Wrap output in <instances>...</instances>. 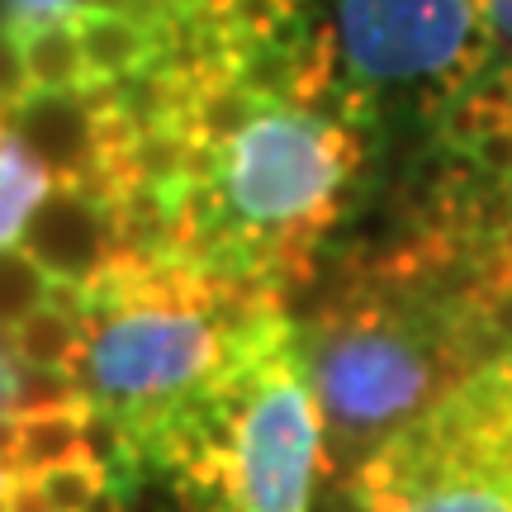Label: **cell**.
I'll list each match as a JSON object with an SVG mask.
<instances>
[{
    "label": "cell",
    "instance_id": "obj_13",
    "mask_svg": "<svg viewBox=\"0 0 512 512\" xmlns=\"http://www.w3.org/2000/svg\"><path fill=\"white\" fill-rule=\"evenodd\" d=\"M10 351L19 366H48V370H72L81 356V318L43 304L29 313L15 332H10Z\"/></svg>",
    "mask_w": 512,
    "mask_h": 512
},
{
    "label": "cell",
    "instance_id": "obj_5",
    "mask_svg": "<svg viewBox=\"0 0 512 512\" xmlns=\"http://www.w3.org/2000/svg\"><path fill=\"white\" fill-rule=\"evenodd\" d=\"M351 498L361 512H512V351L399 427Z\"/></svg>",
    "mask_w": 512,
    "mask_h": 512
},
{
    "label": "cell",
    "instance_id": "obj_17",
    "mask_svg": "<svg viewBox=\"0 0 512 512\" xmlns=\"http://www.w3.org/2000/svg\"><path fill=\"white\" fill-rule=\"evenodd\" d=\"M0 5H5L0 29H24V24H43V19H72L91 0H0Z\"/></svg>",
    "mask_w": 512,
    "mask_h": 512
},
{
    "label": "cell",
    "instance_id": "obj_14",
    "mask_svg": "<svg viewBox=\"0 0 512 512\" xmlns=\"http://www.w3.org/2000/svg\"><path fill=\"white\" fill-rule=\"evenodd\" d=\"M48 271L24 247H0V332H15L29 313L48 304Z\"/></svg>",
    "mask_w": 512,
    "mask_h": 512
},
{
    "label": "cell",
    "instance_id": "obj_1",
    "mask_svg": "<svg viewBox=\"0 0 512 512\" xmlns=\"http://www.w3.org/2000/svg\"><path fill=\"white\" fill-rule=\"evenodd\" d=\"M185 512H318L328 437L290 318L261 313L233 361L133 441Z\"/></svg>",
    "mask_w": 512,
    "mask_h": 512
},
{
    "label": "cell",
    "instance_id": "obj_4",
    "mask_svg": "<svg viewBox=\"0 0 512 512\" xmlns=\"http://www.w3.org/2000/svg\"><path fill=\"white\" fill-rule=\"evenodd\" d=\"M280 309L275 299L228 304V309H171L143 294L86 290L81 313V356L72 375L91 408H105L138 441L181 399L219 375L242 332L261 313Z\"/></svg>",
    "mask_w": 512,
    "mask_h": 512
},
{
    "label": "cell",
    "instance_id": "obj_23",
    "mask_svg": "<svg viewBox=\"0 0 512 512\" xmlns=\"http://www.w3.org/2000/svg\"><path fill=\"white\" fill-rule=\"evenodd\" d=\"M503 81H508V95H512V57H508V67H503Z\"/></svg>",
    "mask_w": 512,
    "mask_h": 512
},
{
    "label": "cell",
    "instance_id": "obj_2",
    "mask_svg": "<svg viewBox=\"0 0 512 512\" xmlns=\"http://www.w3.org/2000/svg\"><path fill=\"white\" fill-rule=\"evenodd\" d=\"M361 171V128L347 114L271 100L219 147L195 143V166L171 190L176 261L219 275H266L275 290L309 275Z\"/></svg>",
    "mask_w": 512,
    "mask_h": 512
},
{
    "label": "cell",
    "instance_id": "obj_19",
    "mask_svg": "<svg viewBox=\"0 0 512 512\" xmlns=\"http://www.w3.org/2000/svg\"><path fill=\"white\" fill-rule=\"evenodd\" d=\"M479 19L494 38V48L512 53V0H479Z\"/></svg>",
    "mask_w": 512,
    "mask_h": 512
},
{
    "label": "cell",
    "instance_id": "obj_3",
    "mask_svg": "<svg viewBox=\"0 0 512 512\" xmlns=\"http://www.w3.org/2000/svg\"><path fill=\"white\" fill-rule=\"evenodd\" d=\"M484 351L494 342L451 285H394L366 271L342 285L304 347L328 437V484L347 479L351 489L399 427L484 366Z\"/></svg>",
    "mask_w": 512,
    "mask_h": 512
},
{
    "label": "cell",
    "instance_id": "obj_12",
    "mask_svg": "<svg viewBox=\"0 0 512 512\" xmlns=\"http://www.w3.org/2000/svg\"><path fill=\"white\" fill-rule=\"evenodd\" d=\"M91 408V403H86ZM86 408H62V413H34V418H15V456H10V475L38 479L43 470L86 460V437H81V418Z\"/></svg>",
    "mask_w": 512,
    "mask_h": 512
},
{
    "label": "cell",
    "instance_id": "obj_8",
    "mask_svg": "<svg viewBox=\"0 0 512 512\" xmlns=\"http://www.w3.org/2000/svg\"><path fill=\"white\" fill-rule=\"evenodd\" d=\"M10 133H19L29 152L53 171V185H76L95 171V105L86 91H34L10 105Z\"/></svg>",
    "mask_w": 512,
    "mask_h": 512
},
{
    "label": "cell",
    "instance_id": "obj_16",
    "mask_svg": "<svg viewBox=\"0 0 512 512\" xmlns=\"http://www.w3.org/2000/svg\"><path fill=\"white\" fill-rule=\"evenodd\" d=\"M105 484H110V475L95 460H72V465H57V470L38 475V489L48 494L53 512H86Z\"/></svg>",
    "mask_w": 512,
    "mask_h": 512
},
{
    "label": "cell",
    "instance_id": "obj_22",
    "mask_svg": "<svg viewBox=\"0 0 512 512\" xmlns=\"http://www.w3.org/2000/svg\"><path fill=\"white\" fill-rule=\"evenodd\" d=\"M10 479H15V475H10V465H5V456H0V494L10 489Z\"/></svg>",
    "mask_w": 512,
    "mask_h": 512
},
{
    "label": "cell",
    "instance_id": "obj_18",
    "mask_svg": "<svg viewBox=\"0 0 512 512\" xmlns=\"http://www.w3.org/2000/svg\"><path fill=\"white\" fill-rule=\"evenodd\" d=\"M29 95H34V86H29V72H24L19 43L0 29V105H19Z\"/></svg>",
    "mask_w": 512,
    "mask_h": 512
},
{
    "label": "cell",
    "instance_id": "obj_10",
    "mask_svg": "<svg viewBox=\"0 0 512 512\" xmlns=\"http://www.w3.org/2000/svg\"><path fill=\"white\" fill-rule=\"evenodd\" d=\"M5 34L19 43V57H24V72H29L34 91H81V86H91L76 19H43V24H24V29H5Z\"/></svg>",
    "mask_w": 512,
    "mask_h": 512
},
{
    "label": "cell",
    "instance_id": "obj_11",
    "mask_svg": "<svg viewBox=\"0 0 512 512\" xmlns=\"http://www.w3.org/2000/svg\"><path fill=\"white\" fill-rule=\"evenodd\" d=\"M53 190V171L38 162L29 143L0 128V247H15L24 238V223Z\"/></svg>",
    "mask_w": 512,
    "mask_h": 512
},
{
    "label": "cell",
    "instance_id": "obj_15",
    "mask_svg": "<svg viewBox=\"0 0 512 512\" xmlns=\"http://www.w3.org/2000/svg\"><path fill=\"white\" fill-rule=\"evenodd\" d=\"M62 408H86V389L72 370L19 366V394L10 418H34V413H62Z\"/></svg>",
    "mask_w": 512,
    "mask_h": 512
},
{
    "label": "cell",
    "instance_id": "obj_24",
    "mask_svg": "<svg viewBox=\"0 0 512 512\" xmlns=\"http://www.w3.org/2000/svg\"><path fill=\"white\" fill-rule=\"evenodd\" d=\"M0 512H5V494H0Z\"/></svg>",
    "mask_w": 512,
    "mask_h": 512
},
{
    "label": "cell",
    "instance_id": "obj_7",
    "mask_svg": "<svg viewBox=\"0 0 512 512\" xmlns=\"http://www.w3.org/2000/svg\"><path fill=\"white\" fill-rule=\"evenodd\" d=\"M19 247L48 271V280L91 285L119 252L110 204L81 195L76 185H53L48 200L38 204L29 223H24Z\"/></svg>",
    "mask_w": 512,
    "mask_h": 512
},
{
    "label": "cell",
    "instance_id": "obj_21",
    "mask_svg": "<svg viewBox=\"0 0 512 512\" xmlns=\"http://www.w3.org/2000/svg\"><path fill=\"white\" fill-rule=\"evenodd\" d=\"M5 512H53L48 494L38 489V479H10L5 489Z\"/></svg>",
    "mask_w": 512,
    "mask_h": 512
},
{
    "label": "cell",
    "instance_id": "obj_6",
    "mask_svg": "<svg viewBox=\"0 0 512 512\" xmlns=\"http://www.w3.org/2000/svg\"><path fill=\"white\" fill-rule=\"evenodd\" d=\"M328 34L361 110L370 95L408 91L427 114H437L494 53L479 0H332Z\"/></svg>",
    "mask_w": 512,
    "mask_h": 512
},
{
    "label": "cell",
    "instance_id": "obj_20",
    "mask_svg": "<svg viewBox=\"0 0 512 512\" xmlns=\"http://www.w3.org/2000/svg\"><path fill=\"white\" fill-rule=\"evenodd\" d=\"M15 394H19V361L10 351V332H0V418L15 413Z\"/></svg>",
    "mask_w": 512,
    "mask_h": 512
},
{
    "label": "cell",
    "instance_id": "obj_9",
    "mask_svg": "<svg viewBox=\"0 0 512 512\" xmlns=\"http://www.w3.org/2000/svg\"><path fill=\"white\" fill-rule=\"evenodd\" d=\"M72 19H76V34H81V53H86L91 81L138 76L157 57L152 19H143L138 10H124V5H81Z\"/></svg>",
    "mask_w": 512,
    "mask_h": 512
}]
</instances>
